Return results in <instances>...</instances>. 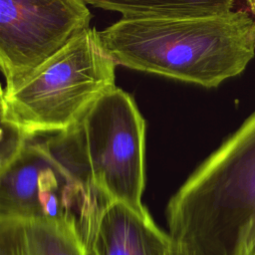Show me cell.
<instances>
[{"instance_id":"8","label":"cell","mask_w":255,"mask_h":255,"mask_svg":"<svg viewBox=\"0 0 255 255\" xmlns=\"http://www.w3.org/2000/svg\"><path fill=\"white\" fill-rule=\"evenodd\" d=\"M0 255H92L71 225L44 218L0 216Z\"/></svg>"},{"instance_id":"5","label":"cell","mask_w":255,"mask_h":255,"mask_svg":"<svg viewBox=\"0 0 255 255\" xmlns=\"http://www.w3.org/2000/svg\"><path fill=\"white\" fill-rule=\"evenodd\" d=\"M95 184L110 201L147 213L145 122L128 92L114 86L98 97L78 123Z\"/></svg>"},{"instance_id":"2","label":"cell","mask_w":255,"mask_h":255,"mask_svg":"<svg viewBox=\"0 0 255 255\" xmlns=\"http://www.w3.org/2000/svg\"><path fill=\"white\" fill-rule=\"evenodd\" d=\"M165 216L189 255H234L255 217V111L173 194Z\"/></svg>"},{"instance_id":"6","label":"cell","mask_w":255,"mask_h":255,"mask_svg":"<svg viewBox=\"0 0 255 255\" xmlns=\"http://www.w3.org/2000/svg\"><path fill=\"white\" fill-rule=\"evenodd\" d=\"M92 14L83 0H0V67L4 91L73 39L90 29Z\"/></svg>"},{"instance_id":"1","label":"cell","mask_w":255,"mask_h":255,"mask_svg":"<svg viewBox=\"0 0 255 255\" xmlns=\"http://www.w3.org/2000/svg\"><path fill=\"white\" fill-rule=\"evenodd\" d=\"M115 63L204 88L241 74L255 55V20L214 16L124 18L99 31Z\"/></svg>"},{"instance_id":"7","label":"cell","mask_w":255,"mask_h":255,"mask_svg":"<svg viewBox=\"0 0 255 255\" xmlns=\"http://www.w3.org/2000/svg\"><path fill=\"white\" fill-rule=\"evenodd\" d=\"M149 213L111 201L103 210L92 242V255H167L172 244Z\"/></svg>"},{"instance_id":"4","label":"cell","mask_w":255,"mask_h":255,"mask_svg":"<svg viewBox=\"0 0 255 255\" xmlns=\"http://www.w3.org/2000/svg\"><path fill=\"white\" fill-rule=\"evenodd\" d=\"M116 67L99 31L90 28L16 88L1 90V118L16 123L29 137L70 129L116 86Z\"/></svg>"},{"instance_id":"10","label":"cell","mask_w":255,"mask_h":255,"mask_svg":"<svg viewBox=\"0 0 255 255\" xmlns=\"http://www.w3.org/2000/svg\"><path fill=\"white\" fill-rule=\"evenodd\" d=\"M0 172L6 169L23 151L29 139L28 134L16 123L1 118Z\"/></svg>"},{"instance_id":"9","label":"cell","mask_w":255,"mask_h":255,"mask_svg":"<svg viewBox=\"0 0 255 255\" xmlns=\"http://www.w3.org/2000/svg\"><path fill=\"white\" fill-rule=\"evenodd\" d=\"M124 18L214 16L232 10L234 0H83Z\"/></svg>"},{"instance_id":"3","label":"cell","mask_w":255,"mask_h":255,"mask_svg":"<svg viewBox=\"0 0 255 255\" xmlns=\"http://www.w3.org/2000/svg\"><path fill=\"white\" fill-rule=\"evenodd\" d=\"M110 202L93 180L78 124L29 137L20 155L0 172V216L67 223L90 252L99 218Z\"/></svg>"},{"instance_id":"11","label":"cell","mask_w":255,"mask_h":255,"mask_svg":"<svg viewBox=\"0 0 255 255\" xmlns=\"http://www.w3.org/2000/svg\"><path fill=\"white\" fill-rule=\"evenodd\" d=\"M234 255H255V217L250 219L242 228Z\"/></svg>"},{"instance_id":"12","label":"cell","mask_w":255,"mask_h":255,"mask_svg":"<svg viewBox=\"0 0 255 255\" xmlns=\"http://www.w3.org/2000/svg\"><path fill=\"white\" fill-rule=\"evenodd\" d=\"M167 255H189V254L181 245L172 241V244L170 246V249H169Z\"/></svg>"}]
</instances>
